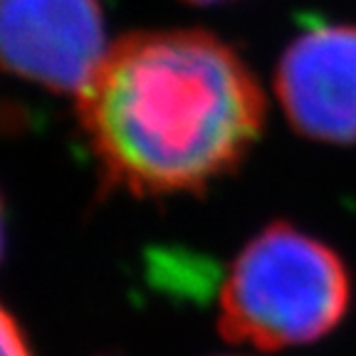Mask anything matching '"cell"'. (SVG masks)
I'll return each mask as SVG.
<instances>
[{
    "mask_svg": "<svg viewBox=\"0 0 356 356\" xmlns=\"http://www.w3.org/2000/svg\"><path fill=\"white\" fill-rule=\"evenodd\" d=\"M104 186L163 198L238 171L267 124L250 65L208 30H136L109 44L77 95Z\"/></svg>",
    "mask_w": 356,
    "mask_h": 356,
    "instance_id": "1",
    "label": "cell"
},
{
    "mask_svg": "<svg viewBox=\"0 0 356 356\" xmlns=\"http://www.w3.org/2000/svg\"><path fill=\"white\" fill-rule=\"evenodd\" d=\"M0 356H33L22 327L3 305H0Z\"/></svg>",
    "mask_w": 356,
    "mask_h": 356,
    "instance_id": "5",
    "label": "cell"
},
{
    "mask_svg": "<svg viewBox=\"0 0 356 356\" xmlns=\"http://www.w3.org/2000/svg\"><path fill=\"white\" fill-rule=\"evenodd\" d=\"M284 117L305 139L356 144V25H312L275 72Z\"/></svg>",
    "mask_w": 356,
    "mask_h": 356,
    "instance_id": "4",
    "label": "cell"
},
{
    "mask_svg": "<svg viewBox=\"0 0 356 356\" xmlns=\"http://www.w3.org/2000/svg\"><path fill=\"white\" fill-rule=\"evenodd\" d=\"M351 275L332 245L275 220L238 252L218 300L225 341L262 351L305 346L339 327Z\"/></svg>",
    "mask_w": 356,
    "mask_h": 356,
    "instance_id": "2",
    "label": "cell"
},
{
    "mask_svg": "<svg viewBox=\"0 0 356 356\" xmlns=\"http://www.w3.org/2000/svg\"><path fill=\"white\" fill-rule=\"evenodd\" d=\"M106 50L99 0H0V70L13 77L79 95Z\"/></svg>",
    "mask_w": 356,
    "mask_h": 356,
    "instance_id": "3",
    "label": "cell"
},
{
    "mask_svg": "<svg viewBox=\"0 0 356 356\" xmlns=\"http://www.w3.org/2000/svg\"><path fill=\"white\" fill-rule=\"evenodd\" d=\"M188 6H198V8H206V6H218V3H228V0H184Z\"/></svg>",
    "mask_w": 356,
    "mask_h": 356,
    "instance_id": "6",
    "label": "cell"
},
{
    "mask_svg": "<svg viewBox=\"0 0 356 356\" xmlns=\"http://www.w3.org/2000/svg\"><path fill=\"white\" fill-rule=\"evenodd\" d=\"M3 245H6V233H3V200H0V257H3Z\"/></svg>",
    "mask_w": 356,
    "mask_h": 356,
    "instance_id": "7",
    "label": "cell"
}]
</instances>
